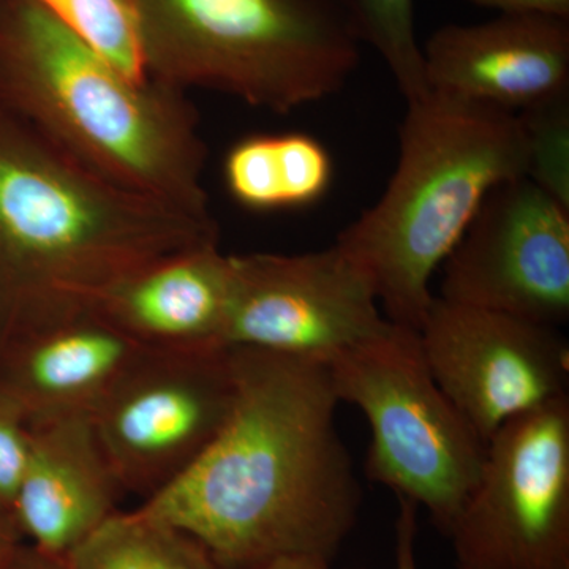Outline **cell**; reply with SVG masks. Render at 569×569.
<instances>
[{"mask_svg": "<svg viewBox=\"0 0 569 569\" xmlns=\"http://www.w3.org/2000/svg\"><path fill=\"white\" fill-rule=\"evenodd\" d=\"M228 348L230 417L201 458L140 509L200 541L224 569L328 561L362 500L328 362Z\"/></svg>", "mask_w": 569, "mask_h": 569, "instance_id": "6da1fadb", "label": "cell"}, {"mask_svg": "<svg viewBox=\"0 0 569 569\" xmlns=\"http://www.w3.org/2000/svg\"><path fill=\"white\" fill-rule=\"evenodd\" d=\"M213 242L216 219L108 181L0 107V343L84 312L153 261Z\"/></svg>", "mask_w": 569, "mask_h": 569, "instance_id": "7a4b0ae2", "label": "cell"}, {"mask_svg": "<svg viewBox=\"0 0 569 569\" xmlns=\"http://www.w3.org/2000/svg\"><path fill=\"white\" fill-rule=\"evenodd\" d=\"M0 107L108 181L213 219L187 92L126 77L36 0H0Z\"/></svg>", "mask_w": 569, "mask_h": 569, "instance_id": "3957f363", "label": "cell"}, {"mask_svg": "<svg viewBox=\"0 0 569 569\" xmlns=\"http://www.w3.org/2000/svg\"><path fill=\"white\" fill-rule=\"evenodd\" d=\"M529 176L518 112L427 91L407 102L399 159L372 208L337 236L369 277L385 317L419 329L430 282L501 183Z\"/></svg>", "mask_w": 569, "mask_h": 569, "instance_id": "277c9868", "label": "cell"}, {"mask_svg": "<svg viewBox=\"0 0 569 569\" xmlns=\"http://www.w3.org/2000/svg\"><path fill=\"white\" fill-rule=\"evenodd\" d=\"M152 80L290 114L346 88L361 61L340 0H134Z\"/></svg>", "mask_w": 569, "mask_h": 569, "instance_id": "5b68a950", "label": "cell"}, {"mask_svg": "<svg viewBox=\"0 0 569 569\" xmlns=\"http://www.w3.org/2000/svg\"><path fill=\"white\" fill-rule=\"evenodd\" d=\"M328 366L339 402L369 422V478L425 507L448 533L477 486L488 443L433 380L417 329L391 323Z\"/></svg>", "mask_w": 569, "mask_h": 569, "instance_id": "8992f818", "label": "cell"}, {"mask_svg": "<svg viewBox=\"0 0 569 569\" xmlns=\"http://www.w3.org/2000/svg\"><path fill=\"white\" fill-rule=\"evenodd\" d=\"M459 569H569V397L493 433L448 531Z\"/></svg>", "mask_w": 569, "mask_h": 569, "instance_id": "52a82bcc", "label": "cell"}, {"mask_svg": "<svg viewBox=\"0 0 569 569\" xmlns=\"http://www.w3.org/2000/svg\"><path fill=\"white\" fill-rule=\"evenodd\" d=\"M236 395L230 348L146 350L91 421L123 492L148 500L216 440Z\"/></svg>", "mask_w": 569, "mask_h": 569, "instance_id": "ba28073f", "label": "cell"}, {"mask_svg": "<svg viewBox=\"0 0 569 569\" xmlns=\"http://www.w3.org/2000/svg\"><path fill=\"white\" fill-rule=\"evenodd\" d=\"M233 257L224 347L331 361L391 326L369 277L339 246Z\"/></svg>", "mask_w": 569, "mask_h": 569, "instance_id": "9c48e42d", "label": "cell"}, {"mask_svg": "<svg viewBox=\"0 0 569 569\" xmlns=\"http://www.w3.org/2000/svg\"><path fill=\"white\" fill-rule=\"evenodd\" d=\"M418 335L433 380L486 443L568 396L569 347L552 326L436 296Z\"/></svg>", "mask_w": 569, "mask_h": 569, "instance_id": "30bf717a", "label": "cell"}, {"mask_svg": "<svg viewBox=\"0 0 569 569\" xmlns=\"http://www.w3.org/2000/svg\"><path fill=\"white\" fill-rule=\"evenodd\" d=\"M440 298L563 325L569 318V208L530 178L501 183L443 263Z\"/></svg>", "mask_w": 569, "mask_h": 569, "instance_id": "8fae6325", "label": "cell"}, {"mask_svg": "<svg viewBox=\"0 0 569 569\" xmlns=\"http://www.w3.org/2000/svg\"><path fill=\"white\" fill-rule=\"evenodd\" d=\"M427 89L526 111L567 97L569 20L508 14L438 29L422 48Z\"/></svg>", "mask_w": 569, "mask_h": 569, "instance_id": "7c38bea8", "label": "cell"}, {"mask_svg": "<svg viewBox=\"0 0 569 569\" xmlns=\"http://www.w3.org/2000/svg\"><path fill=\"white\" fill-rule=\"evenodd\" d=\"M123 492L89 415L29 422V455L13 523L32 548L63 560L114 515Z\"/></svg>", "mask_w": 569, "mask_h": 569, "instance_id": "4fadbf2b", "label": "cell"}, {"mask_svg": "<svg viewBox=\"0 0 569 569\" xmlns=\"http://www.w3.org/2000/svg\"><path fill=\"white\" fill-rule=\"evenodd\" d=\"M146 350L89 307L0 343V395L28 422L91 417Z\"/></svg>", "mask_w": 569, "mask_h": 569, "instance_id": "5bb4252c", "label": "cell"}, {"mask_svg": "<svg viewBox=\"0 0 569 569\" xmlns=\"http://www.w3.org/2000/svg\"><path fill=\"white\" fill-rule=\"evenodd\" d=\"M233 257L219 242L138 269L97 296L92 309L149 350L224 348Z\"/></svg>", "mask_w": 569, "mask_h": 569, "instance_id": "9a60e30c", "label": "cell"}, {"mask_svg": "<svg viewBox=\"0 0 569 569\" xmlns=\"http://www.w3.org/2000/svg\"><path fill=\"white\" fill-rule=\"evenodd\" d=\"M332 160L310 134H252L236 142L223 164L234 201L252 211L306 208L331 186Z\"/></svg>", "mask_w": 569, "mask_h": 569, "instance_id": "2e32d148", "label": "cell"}, {"mask_svg": "<svg viewBox=\"0 0 569 569\" xmlns=\"http://www.w3.org/2000/svg\"><path fill=\"white\" fill-rule=\"evenodd\" d=\"M62 561L66 569H224L200 541L140 508L116 511Z\"/></svg>", "mask_w": 569, "mask_h": 569, "instance_id": "e0dca14e", "label": "cell"}, {"mask_svg": "<svg viewBox=\"0 0 569 569\" xmlns=\"http://www.w3.org/2000/svg\"><path fill=\"white\" fill-rule=\"evenodd\" d=\"M51 17L114 69L137 81L149 80L142 58L134 0H36Z\"/></svg>", "mask_w": 569, "mask_h": 569, "instance_id": "ac0fdd59", "label": "cell"}, {"mask_svg": "<svg viewBox=\"0 0 569 569\" xmlns=\"http://www.w3.org/2000/svg\"><path fill=\"white\" fill-rule=\"evenodd\" d=\"M362 43L387 63L406 102L425 96V58L415 29V0H340Z\"/></svg>", "mask_w": 569, "mask_h": 569, "instance_id": "d6986e66", "label": "cell"}, {"mask_svg": "<svg viewBox=\"0 0 569 569\" xmlns=\"http://www.w3.org/2000/svg\"><path fill=\"white\" fill-rule=\"evenodd\" d=\"M529 142V176L569 208L568 96L519 112Z\"/></svg>", "mask_w": 569, "mask_h": 569, "instance_id": "ffe728a7", "label": "cell"}, {"mask_svg": "<svg viewBox=\"0 0 569 569\" xmlns=\"http://www.w3.org/2000/svg\"><path fill=\"white\" fill-rule=\"evenodd\" d=\"M29 455V422L0 395V515L13 522V508Z\"/></svg>", "mask_w": 569, "mask_h": 569, "instance_id": "44dd1931", "label": "cell"}, {"mask_svg": "<svg viewBox=\"0 0 569 569\" xmlns=\"http://www.w3.org/2000/svg\"><path fill=\"white\" fill-rule=\"evenodd\" d=\"M399 500L396 520V569H418L415 541H417L418 507L406 498Z\"/></svg>", "mask_w": 569, "mask_h": 569, "instance_id": "7402d4cb", "label": "cell"}, {"mask_svg": "<svg viewBox=\"0 0 569 569\" xmlns=\"http://www.w3.org/2000/svg\"><path fill=\"white\" fill-rule=\"evenodd\" d=\"M508 14H542L569 20V0H467Z\"/></svg>", "mask_w": 569, "mask_h": 569, "instance_id": "603a6c76", "label": "cell"}, {"mask_svg": "<svg viewBox=\"0 0 569 569\" xmlns=\"http://www.w3.org/2000/svg\"><path fill=\"white\" fill-rule=\"evenodd\" d=\"M2 569H66L62 560L51 559L33 548L17 549Z\"/></svg>", "mask_w": 569, "mask_h": 569, "instance_id": "cb8c5ba5", "label": "cell"}, {"mask_svg": "<svg viewBox=\"0 0 569 569\" xmlns=\"http://www.w3.org/2000/svg\"><path fill=\"white\" fill-rule=\"evenodd\" d=\"M252 569H328V561L313 557H282Z\"/></svg>", "mask_w": 569, "mask_h": 569, "instance_id": "d4e9b609", "label": "cell"}, {"mask_svg": "<svg viewBox=\"0 0 569 569\" xmlns=\"http://www.w3.org/2000/svg\"><path fill=\"white\" fill-rule=\"evenodd\" d=\"M17 527L9 518L0 515V569L6 567L7 561L17 552Z\"/></svg>", "mask_w": 569, "mask_h": 569, "instance_id": "484cf974", "label": "cell"}]
</instances>
